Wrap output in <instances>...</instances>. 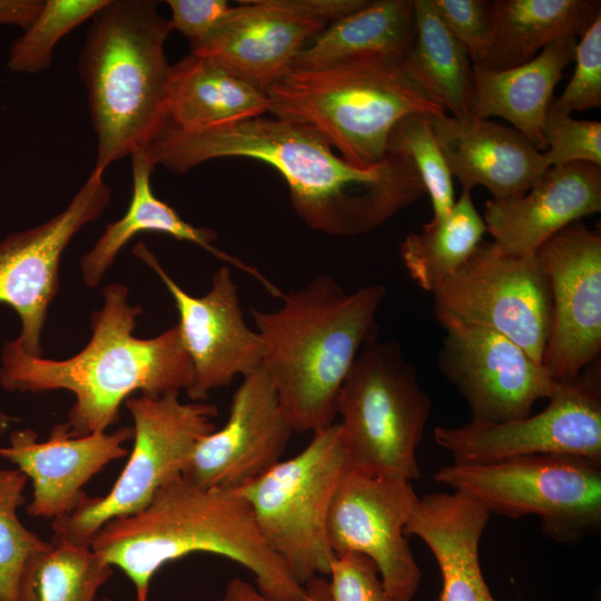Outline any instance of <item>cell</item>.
<instances>
[{"mask_svg":"<svg viewBox=\"0 0 601 601\" xmlns=\"http://www.w3.org/2000/svg\"><path fill=\"white\" fill-rule=\"evenodd\" d=\"M145 152L154 167L176 174L216 158L263 161L285 180L300 219L332 236L367 233L425 194L403 154L387 151L377 165L358 168L336 155L312 127L273 116L196 131L165 125Z\"/></svg>","mask_w":601,"mask_h":601,"instance_id":"obj_1","label":"cell"},{"mask_svg":"<svg viewBox=\"0 0 601 601\" xmlns=\"http://www.w3.org/2000/svg\"><path fill=\"white\" fill-rule=\"evenodd\" d=\"M128 288L108 284L102 306L91 314V337L66 359L27 354L16 339L1 351L0 385L8 392L65 390L75 402L63 422L71 436L107 432L119 420L121 404L136 392L158 396L187 391L193 365L178 324L150 338L134 335L138 305Z\"/></svg>","mask_w":601,"mask_h":601,"instance_id":"obj_2","label":"cell"},{"mask_svg":"<svg viewBox=\"0 0 601 601\" xmlns=\"http://www.w3.org/2000/svg\"><path fill=\"white\" fill-rule=\"evenodd\" d=\"M90 548L149 601L152 577L167 563L211 553L249 570L258 591L277 601H300L305 587L260 535L238 491L201 487L184 476L161 487L141 511L105 523Z\"/></svg>","mask_w":601,"mask_h":601,"instance_id":"obj_3","label":"cell"},{"mask_svg":"<svg viewBox=\"0 0 601 601\" xmlns=\"http://www.w3.org/2000/svg\"><path fill=\"white\" fill-rule=\"evenodd\" d=\"M386 296L381 284L346 293L321 274L282 295L272 312L250 315L263 345L262 368L295 433L332 425L341 387L366 338L377 329Z\"/></svg>","mask_w":601,"mask_h":601,"instance_id":"obj_4","label":"cell"},{"mask_svg":"<svg viewBox=\"0 0 601 601\" xmlns=\"http://www.w3.org/2000/svg\"><path fill=\"white\" fill-rule=\"evenodd\" d=\"M78 59L97 137L95 168L144 151L166 125L173 31L152 0H108L91 17Z\"/></svg>","mask_w":601,"mask_h":601,"instance_id":"obj_5","label":"cell"},{"mask_svg":"<svg viewBox=\"0 0 601 601\" xmlns=\"http://www.w3.org/2000/svg\"><path fill=\"white\" fill-rule=\"evenodd\" d=\"M400 65L372 59L322 70L290 69L266 89L268 112L312 127L348 164L370 168L385 158L390 134L402 118L445 112Z\"/></svg>","mask_w":601,"mask_h":601,"instance_id":"obj_6","label":"cell"},{"mask_svg":"<svg viewBox=\"0 0 601 601\" xmlns=\"http://www.w3.org/2000/svg\"><path fill=\"white\" fill-rule=\"evenodd\" d=\"M431 398L401 346L375 329L359 349L338 394L336 415L348 467L413 481L416 450Z\"/></svg>","mask_w":601,"mask_h":601,"instance_id":"obj_7","label":"cell"},{"mask_svg":"<svg viewBox=\"0 0 601 601\" xmlns=\"http://www.w3.org/2000/svg\"><path fill=\"white\" fill-rule=\"evenodd\" d=\"M348 459L338 423L313 433L295 456L237 490L257 529L298 583L327 577L335 558L327 518Z\"/></svg>","mask_w":601,"mask_h":601,"instance_id":"obj_8","label":"cell"},{"mask_svg":"<svg viewBox=\"0 0 601 601\" xmlns=\"http://www.w3.org/2000/svg\"><path fill=\"white\" fill-rule=\"evenodd\" d=\"M179 393L125 401L134 421L128 462L107 494L88 496L71 514L52 520V540L90 546L105 523L141 511L161 487L183 476L199 441L216 430L218 411L206 402L184 403Z\"/></svg>","mask_w":601,"mask_h":601,"instance_id":"obj_9","label":"cell"},{"mask_svg":"<svg viewBox=\"0 0 601 601\" xmlns=\"http://www.w3.org/2000/svg\"><path fill=\"white\" fill-rule=\"evenodd\" d=\"M435 482L467 494L490 513L535 515L558 542H577L601 525V463L566 454H539L490 464H449Z\"/></svg>","mask_w":601,"mask_h":601,"instance_id":"obj_10","label":"cell"},{"mask_svg":"<svg viewBox=\"0 0 601 601\" xmlns=\"http://www.w3.org/2000/svg\"><path fill=\"white\" fill-rule=\"evenodd\" d=\"M441 325L459 323L497 332L542 364L552 317L550 282L536 254L504 253L482 240L433 292Z\"/></svg>","mask_w":601,"mask_h":601,"instance_id":"obj_11","label":"cell"},{"mask_svg":"<svg viewBox=\"0 0 601 601\" xmlns=\"http://www.w3.org/2000/svg\"><path fill=\"white\" fill-rule=\"evenodd\" d=\"M435 443L454 464H490L508 459L566 454L601 463V363H590L571 383H559L548 406L519 420L470 421L437 426Z\"/></svg>","mask_w":601,"mask_h":601,"instance_id":"obj_12","label":"cell"},{"mask_svg":"<svg viewBox=\"0 0 601 601\" xmlns=\"http://www.w3.org/2000/svg\"><path fill=\"white\" fill-rule=\"evenodd\" d=\"M417 499L408 480L348 467L327 518L335 555L356 552L367 556L386 591L402 601H412L422 578L405 533Z\"/></svg>","mask_w":601,"mask_h":601,"instance_id":"obj_13","label":"cell"},{"mask_svg":"<svg viewBox=\"0 0 601 601\" xmlns=\"http://www.w3.org/2000/svg\"><path fill=\"white\" fill-rule=\"evenodd\" d=\"M368 0H254L228 16L190 52L216 58L266 91L290 70L296 56L331 22Z\"/></svg>","mask_w":601,"mask_h":601,"instance_id":"obj_14","label":"cell"},{"mask_svg":"<svg viewBox=\"0 0 601 601\" xmlns=\"http://www.w3.org/2000/svg\"><path fill=\"white\" fill-rule=\"evenodd\" d=\"M104 171L93 168L59 214L0 242V303L17 312L20 333L16 342L31 356L43 354L42 329L58 293L62 253L75 235L109 205L111 190Z\"/></svg>","mask_w":601,"mask_h":601,"instance_id":"obj_15","label":"cell"},{"mask_svg":"<svg viewBox=\"0 0 601 601\" xmlns=\"http://www.w3.org/2000/svg\"><path fill=\"white\" fill-rule=\"evenodd\" d=\"M551 289L552 317L542 365L559 383H571L601 351V236L575 221L535 253Z\"/></svg>","mask_w":601,"mask_h":601,"instance_id":"obj_16","label":"cell"},{"mask_svg":"<svg viewBox=\"0 0 601 601\" xmlns=\"http://www.w3.org/2000/svg\"><path fill=\"white\" fill-rule=\"evenodd\" d=\"M132 252L157 274L178 311V326L193 365V381L186 391L191 401L205 402L211 391L262 366L263 341L245 322L238 288L228 266L218 268L209 290L196 297L167 274L142 242L136 244Z\"/></svg>","mask_w":601,"mask_h":601,"instance_id":"obj_17","label":"cell"},{"mask_svg":"<svg viewBox=\"0 0 601 601\" xmlns=\"http://www.w3.org/2000/svg\"><path fill=\"white\" fill-rule=\"evenodd\" d=\"M437 366L466 402L472 421L500 423L531 415L559 382L504 335L489 328L447 323Z\"/></svg>","mask_w":601,"mask_h":601,"instance_id":"obj_18","label":"cell"},{"mask_svg":"<svg viewBox=\"0 0 601 601\" xmlns=\"http://www.w3.org/2000/svg\"><path fill=\"white\" fill-rule=\"evenodd\" d=\"M294 433L259 367L243 377L227 421L199 441L183 476L201 487L237 491L280 461Z\"/></svg>","mask_w":601,"mask_h":601,"instance_id":"obj_19","label":"cell"},{"mask_svg":"<svg viewBox=\"0 0 601 601\" xmlns=\"http://www.w3.org/2000/svg\"><path fill=\"white\" fill-rule=\"evenodd\" d=\"M132 437V426L71 436L62 422L51 428L46 441H39L32 428L12 431L9 445L0 447V456L32 483L28 514L56 520L82 504L88 497L83 486L109 463L127 456L125 443Z\"/></svg>","mask_w":601,"mask_h":601,"instance_id":"obj_20","label":"cell"},{"mask_svg":"<svg viewBox=\"0 0 601 601\" xmlns=\"http://www.w3.org/2000/svg\"><path fill=\"white\" fill-rule=\"evenodd\" d=\"M601 210V166L572 162L546 168L522 196L487 200L483 220L504 253L529 256L566 226Z\"/></svg>","mask_w":601,"mask_h":601,"instance_id":"obj_21","label":"cell"},{"mask_svg":"<svg viewBox=\"0 0 601 601\" xmlns=\"http://www.w3.org/2000/svg\"><path fill=\"white\" fill-rule=\"evenodd\" d=\"M452 177L462 190L485 187L493 200L524 195L549 168L542 151L516 129L490 119L428 115Z\"/></svg>","mask_w":601,"mask_h":601,"instance_id":"obj_22","label":"cell"},{"mask_svg":"<svg viewBox=\"0 0 601 601\" xmlns=\"http://www.w3.org/2000/svg\"><path fill=\"white\" fill-rule=\"evenodd\" d=\"M490 518L480 502L459 491L418 496L405 533L420 538L435 558L442 577L436 601H495L480 563Z\"/></svg>","mask_w":601,"mask_h":601,"instance_id":"obj_23","label":"cell"},{"mask_svg":"<svg viewBox=\"0 0 601 601\" xmlns=\"http://www.w3.org/2000/svg\"><path fill=\"white\" fill-rule=\"evenodd\" d=\"M578 38H560L530 61L503 70L473 65L469 117H500L536 150H545L543 126L555 86L573 61Z\"/></svg>","mask_w":601,"mask_h":601,"instance_id":"obj_24","label":"cell"},{"mask_svg":"<svg viewBox=\"0 0 601 601\" xmlns=\"http://www.w3.org/2000/svg\"><path fill=\"white\" fill-rule=\"evenodd\" d=\"M132 195L125 215L109 223L95 245L80 260L83 283L96 287L112 265L120 249L137 234L157 231L178 240L193 243L217 259L229 264L254 277L270 295L279 297L283 292L257 268L214 245L217 234L209 228L196 227L167 203L157 198L151 189L150 176L154 166L145 150L131 156Z\"/></svg>","mask_w":601,"mask_h":601,"instance_id":"obj_25","label":"cell"},{"mask_svg":"<svg viewBox=\"0 0 601 601\" xmlns=\"http://www.w3.org/2000/svg\"><path fill=\"white\" fill-rule=\"evenodd\" d=\"M268 109L264 89L216 58L190 52L170 65L166 125L196 131L264 116Z\"/></svg>","mask_w":601,"mask_h":601,"instance_id":"obj_26","label":"cell"},{"mask_svg":"<svg viewBox=\"0 0 601 601\" xmlns=\"http://www.w3.org/2000/svg\"><path fill=\"white\" fill-rule=\"evenodd\" d=\"M413 0H368L331 22L296 56L295 70H322L363 60L401 63L414 36Z\"/></svg>","mask_w":601,"mask_h":601,"instance_id":"obj_27","label":"cell"},{"mask_svg":"<svg viewBox=\"0 0 601 601\" xmlns=\"http://www.w3.org/2000/svg\"><path fill=\"white\" fill-rule=\"evenodd\" d=\"M491 16L492 45L480 66L503 70L530 61L560 38H580L601 16V1L491 0Z\"/></svg>","mask_w":601,"mask_h":601,"instance_id":"obj_28","label":"cell"},{"mask_svg":"<svg viewBox=\"0 0 601 601\" xmlns=\"http://www.w3.org/2000/svg\"><path fill=\"white\" fill-rule=\"evenodd\" d=\"M414 36L402 61L407 79L453 117H469L473 63L436 13L432 0H413Z\"/></svg>","mask_w":601,"mask_h":601,"instance_id":"obj_29","label":"cell"},{"mask_svg":"<svg viewBox=\"0 0 601 601\" xmlns=\"http://www.w3.org/2000/svg\"><path fill=\"white\" fill-rule=\"evenodd\" d=\"M486 226L470 190H462L449 215L431 219L421 233H408L400 253L411 278L432 293L453 275L483 240Z\"/></svg>","mask_w":601,"mask_h":601,"instance_id":"obj_30","label":"cell"},{"mask_svg":"<svg viewBox=\"0 0 601 601\" xmlns=\"http://www.w3.org/2000/svg\"><path fill=\"white\" fill-rule=\"evenodd\" d=\"M114 568L90 546L51 540L26 562L17 601H97ZM110 601V600H98Z\"/></svg>","mask_w":601,"mask_h":601,"instance_id":"obj_31","label":"cell"},{"mask_svg":"<svg viewBox=\"0 0 601 601\" xmlns=\"http://www.w3.org/2000/svg\"><path fill=\"white\" fill-rule=\"evenodd\" d=\"M107 2L108 0L42 1L35 20L9 49V70L37 73L50 68L56 45L72 29L91 19Z\"/></svg>","mask_w":601,"mask_h":601,"instance_id":"obj_32","label":"cell"},{"mask_svg":"<svg viewBox=\"0 0 601 601\" xmlns=\"http://www.w3.org/2000/svg\"><path fill=\"white\" fill-rule=\"evenodd\" d=\"M28 477L17 467L0 469V601H17L19 580L27 560L50 546L18 518L26 502Z\"/></svg>","mask_w":601,"mask_h":601,"instance_id":"obj_33","label":"cell"},{"mask_svg":"<svg viewBox=\"0 0 601 601\" xmlns=\"http://www.w3.org/2000/svg\"><path fill=\"white\" fill-rule=\"evenodd\" d=\"M387 151L406 156L428 193L433 218L449 215L454 206L453 179L439 147L426 114H411L402 118L392 129Z\"/></svg>","mask_w":601,"mask_h":601,"instance_id":"obj_34","label":"cell"},{"mask_svg":"<svg viewBox=\"0 0 601 601\" xmlns=\"http://www.w3.org/2000/svg\"><path fill=\"white\" fill-rule=\"evenodd\" d=\"M548 165L590 162L601 166V122L578 120L549 107L543 126Z\"/></svg>","mask_w":601,"mask_h":601,"instance_id":"obj_35","label":"cell"},{"mask_svg":"<svg viewBox=\"0 0 601 601\" xmlns=\"http://www.w3.org/2000/svg\"><path fill=\"white\" fill-rule=\"evenodd\" d=\"M573 75L550 108L571 115L601 106V16L578 40Z\"/></svg>","mask_w":601,"mask_h":601,"instance_id":"obj_36","label":"cell"},{"mask_svg":"<svg viewBox=\"0 0 601 601\" xmlns=\"http://www.w3.org/2000/svg\"><path fill=\"white\" fill-rule=\"evenodd\" d=\"M451 33L466 49L473 65L480 66L492 45L491 0H432Z\"/></svg>","mask_w":601,"mask_h":601,"instance_id":"obj_37","label":"cell"},{"mask_svg":"<svg viewBox=\"0 0 601 601\" xmlns=\"http://www.w3.org/2000/svg\"><path fill=\"white\" fill-rule=\"evenodd\" d=\"M327 577L332 601H402L386 591L374 562L361 553L336 554Z\"/></svg>","mask_w":601,"mask_h":601,"instance_id":"obj_38","label":"cell"},{"mask_svg":"<svg viewBox=\"0 0 601 601\" xmlns=\"http://www.w3.org/2000/svg\"><path fill=\"white\" fill-rule=\"evenodd\" d=\"M173 30L188 37L190 43L206 39L228 16L233 6L226 0H167Z\"/></svg>","mask_w":601,"mask_h":601,"instance_id":"obj_39","label":"cell"},{"mask_svg":"<svg viewBox=\"0 0 601 601\" xmlns=\"http://www.w3.org/2000/svg\"><path fill=\"white\" fill-rule=\"evenodd\" d=\"M306 594L300 601H332L328 580L316 577L305 585ZM220 601H277L262 594L252 583L243 579H231L224 591Z\"/></svg>","mask_w":601,"mask_h":601,"instance_id":"obj_40","label":"cell"},{"mask_svg":"<svg viewBox=\"0 0 601 601\" xmlns=\"http://www.w3.org/2000/svg\"><path fill=\"white\" fill-rule=\"evenodd\" d=\"M41 6L40 0H0V26H16L26 30Z\"/></svg>","mask_w":601,"mask_h":601,"instance_id":"obj_41","label":"cell"},{"mask_svg":"<svg viewBox=\"0 0 601 601\" xmlns=\"http://www.w3.org/2000/svg\"><path fill=\"white\" fill-rule=\"evenodd\" d=\"M18 421L14 416L8 415L0 410V436L6 433L11 423Z\"/></svg>","mask_w":601,"mask_h":601,"instance_id":"obj_42","label":"cell"}]
</instances>
